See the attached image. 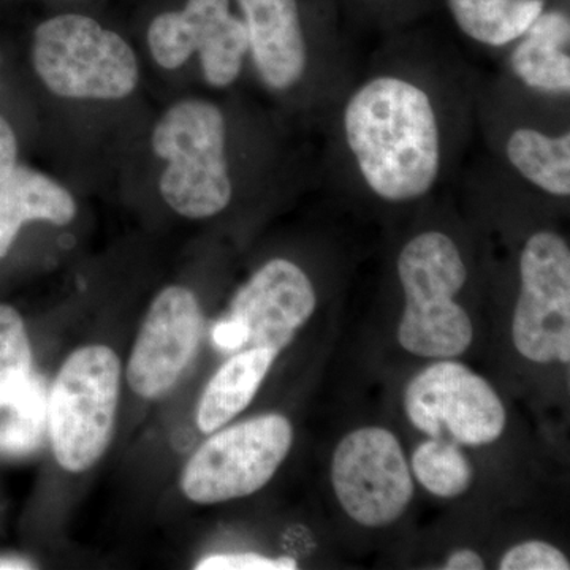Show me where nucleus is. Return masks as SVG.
<instances>
[{"label": "nucleus", "instance_id": "nucleus-1", "mask_svg": "<svg viewBox=\"0 0 570 570\" xmlns=\"http://www.w3.org/2000/svg\"><path fill=\"white\" fill-rule=\"evenodd\" d=\"M343 130L363 183L381 200L407 204L436 186L441 126L417 82L390 73L370 78L348 97Z\"/></svg>", "mask_w": 570, "mask_h": 570}, {"label": "nucleus", "instance_id": "nucleus-2", "mask_svg": "<svg viewBox=\"0 0 570 570\" xmlns=\"http://www.w3.org/2000/svg\"><path fill=\"white\" fill-rule=\"evenodd\" d=\"M397 277L406 307L397 341L423 358H455L474 337L471 318L455 296L464 287L468 269L459 246L442 232H423L397 257Z\"/></svg>", "mask_w": 570, "mask_h": 570}, {"label": "nucleus", "instance_id": "nucleus-3", "mask_svg": "<svg viewBox=\"0 0 570 570\" xmlns=\"http://www.w3.org/2000/svg\"><path fill=\"white\" fill-rule=\"evenodd\" d=\"M224 112L206 100L174 105L153 130V149L167 163L159 189L171 209L189 219L223 213L234 186L228 171Z\"/></svg>", "mask_w": 570, "mask_h": 570}, {"label": "nucleus", "instance_id": "nucleus-4", "mask_svg": "<svg viewBox=\"0 0 570 570\" xmlns=\"http://www.w3.org/2000/svg\"><path fill=\"white\" fill-rule=\"evenodd\" d=\"M119 381L121 362L110 347H80L63 362L48 393V438L66 471H88L107 452Z\"/></svg>", "mask_w": 570, "mask_h": 570}, {"label": "nucleus", "instance_id": "nucleus-5", "mask_svg": "<svg viewBox=\"0 0 570 570\" xmlns=\"http://www.w3.org/2000/svg\"><path fill=\"white\" fill-rule=\"evenodd\" d=\"M33 67L63 99L119 100L138 85L137 56L118 33L85 14H59L33 36Z\"/></svg>", "mask_w": 570, "mask_h": 570}, {"label": "nucleus", "instance_id": "nucleus-6", "mask_svg": "<svg viewBox=\"0 0 570 570\" xmlns=\"http://www.w3.org/2000/svg\"><path fill=\"white\" fill-rule=\"evenodd\" d=\"M294 442V428L266 414L206 439L184 468L181 490L197 504L250 497L273 479Z\"/></svg>", "mask_w": 570, "mask_h": 570}, {"label": "nucleus", "instance_id": "nucleus-7", "mask_svg": "<svg viewBox=\"0 0 570 570\" xmlns=\"http://www.w3.org/2000/svg\"><path fill=\"white\" fill-rule=\"evenodd\" d=\"M521 291L513 313L517 351L535 363L570 360V249L562 236L531 235L520 255Z\"/></svg>", "mask_w": 570, "mask_h": 570}, {"label": "nucleus", "instance_id": "nucleus-8", "mask_svg": "<svg viewBox=\"0 0 570 570\" xmlns=\"http://www.w3.org/2000/svg\"><path fill=\"white\" fill-rule=\"evenodd\" d=\"M332 483L344 512L366 528L389 527L414 497L400 442L379 426L360 428L340 442L333 455Z\"/></svg>", "mask_w": 570, "mask_h": 570}, {"label": "nucleus", "instance_id": "nucleus-9", "mask_svg": "<svg viewBox=\"0 0 570 570\" xmlns=\"http://www.w3.org/2000/svg\"><path fill=\"white\" fill-rule=\"evenodd\" d=\"M412 425L431 438L448 430L459 444H491L504 433L505 411L485 379L456 362L428 366L404 395Z\"/></svg>", "mask_w": 570, "mask_h": 570}, {"label": "nucleus", "instance_id": "nucleus-10", "mask_svg": "<svg viewBox=\"0 0 570 570\" xmlns=\"http://www.w3.org/2000/svg\"><path fill=\"white\" fill-rule=\"evenodd\" d=\"M148 45L154 61L167 70L198 51L213 88L234 85L249 52L245 21L232 13L230 0H187L181 11L159 14L149 26Z\"/></svg>", "mask_w": 570, "mask_h": 570}, {"label": "nucleus", "instance_id": "nucleus-11", "mask_svg": "<svg viewBox=\"0 0 570 570\" xmlns=\"http://www.w3.org/2000/svg\"><path fill=\"white\" fill-rule=\"evenodd\" d=\"M204 317L189 288H164L149 306L135 341L127 382L138 396L156 400L175 387L200 344Z\"/></svg>", "mask_w": 570, "mask_h": 570}, {"label": "nucleus", "instance_id": "nucleus-12", "mask_svg": "<svg viewBox=\"0 0 570 570\" xmlns=\"http://www.w3.org/2000/svg\"><path fill=\"white\" fill-rule=\"evenodd\" d=\"M317 296L306 273L285 258H273L238 292L230 318L246 333V348H268L279 355L316 309Z\"/></svg>", "mask_w": 570, "mask_h": 570}, {"label": "nucleus", "instance_id": "nucleus-13", "mask_svg": "<svg viewBox=\"0 0 570 570\" xmlns=\"http://www.w3.org/2000/svg\"><path fill=\"white\" fill-rule=\"evenodd\" d=\"M249 52L262 81L277 92L294 89L307 70V43L296 0H238Z\"/></svg>", "mask_w": 570, "mask_h": 570}, {"label": "nucleus", "instance_id": "nucleus-14", "mask_svg": "<svg viewBox=\"0 0 570 570\" xmlns=\"http://www.w3.org/2000/svg\"><path fill=\"white\" fill-rule=\"evenodd\" d=\"M513 77L531 91L570 92V20L564 11L543 10L510 55Z\"/></svg>", "mask_w": 570, "mask_h": 570}, {"label": "nucleus", "instance_id": "nucleus-15", "mask_svg": "<svg viewBox=\"0 0 570 570\" xmlns=\"http://www.w3.org/2000/svg\"><path fill=\"white\" fill-rule=\"evenodd\" d=\"M75 214L77 204L61 184L29 168L14 167L0 181V258L9 253L22 224L48 220L67 225Z\"/></svg>", "mask_w": 570, "mask_h": 570}, {"label": "nucleus", "instance_id": "nucleus-16", "mask_svg": "<svg viewBox=\"0 0 570 570\" xmlns=\"http://www.w3.org/2000/svg\"><path fill=\"white\" fill-rule=\"evenodd\" d=\"M276 356L268 348L250 347L219 367L198 404L197 425L202 433H216L249 406Z\"/></svg>", "mask_w": 570, "mask_h": 570}, {"label": "nucleus", "instance_id": "nucleus-17", "mask_svg": "<svg viewBox=\"0 0 570 570\" xmlns=\"http://www.w3.org/2000/svg\"><path fill=\"white\" fill-rule=\"evenodd\" d=\"M505 157L524 181L554 197H569L570 132L519 127L505 141Z\"/></svg>", "mask_w": 570, "mask_h": 570}, {"label": "nucleus", "instance_id": "nucleus-18", "mask_svg": "<svg viewBox=\"0 0 570 570\" xmlns=\"http://www.w3.org/2000/svg\"><path fill=\"white\" fill-rule=\"evenodd\" d=\"M450 13L469 39L491 48L515 43L539 14L543 0H449Z\"/></svg>", "mask_w": 570, "mask_h": 570}, {"label": "nucleus", "instance_id": "nucleus-19", "mask_svg": "<svg viewBox=\"0 0 570 570\" xmlns=\"http://www.w3.org/2000/svg\"><path fill=\"white\" fill-rule=\"evenodd\" d=\"M48 387L32 373L28 384L0 407V453L24 455L40 448L48 433Z\"/></svg>", "mask_w": 570, "mask_h": 570}, {"label": "nucleus", "instance_id": "nucleus-20", "mask_svg": "<svg viewBox=\"0 0 570 570\" xmlns=\"http://www.w3.org/2000/svg\"><path fill=\"white\" fill-rule=\"evenodd\" d=\"M412 471L430 493L456 498L469 489L472 468L456 445L433 438L423 442L412 456Z\"/></svg>", "mask_w": 570, "mask_h": 570}, {"label": "nucleus", "instance_id": "nucleus-21", "mask_svg": "<svg viewBox=\"0 0 570 570\" xmlns=\"http://www.w3.org/2000/svg\"><path fill=\"white\" fill-rule=\"evenodd\" d=\"M32 376V351L24 322L14 307L0 305V407Z\"/></svg>", "mask_w": 570, "mask_h": 570}, {"label": "nucleus", "instance_id": "nucleus-22", "mask_svg": "<svg viewBox=\"0 0 570 570\" xmlns=\"http://www.w3.org/2000/svg\"><path fill=\"white\" fill-rule=\"evenodd\" d=\"M502 570H568L562 551L542 540H530L510 549L501 560Z\"/></svg>", "mask_w": 570, "mask_h": 570}, {"label": "nucleus", "instance_id": "nucleus-23", "mask_svg": "<svg viewBox=\"0 0 570 570\" xmlns=\"http://www.w3.org/2000/svg\"><path fill=\"white\" fill-rule=\"evenodd\" d=\"M298 568L292 558L262 557L257 553L213 554L195 566L197 570H295Z\"/></svg>", "mask_w": 570, "mask_h": 570}, {"label": "nucleus", "instance_id": "nucleus-24", "mask_svg": "<svg viewBox=\"0 0 570 570\" xmlns=\"http://www.w3.org/2000/svg\"><path fill=\"white\" fill-rule=\"evenodd\" d=\"M213 343L224 352H235L246 348V333L234 318H225L213 328Z\"/></svg>", "mask_w": 570, "mask_h": 570}, {"label": "nucleus", "instance_id": "nucleus-25", "mask_svg": "<svg viewBox=\"0 0 570 570\" xmlns=\"http://www.w3.org/2000/svg\"><path fill=\"white\" fill-rule=\"evenodd\" d=\"M18 145L13 129L3 116H0V181L17 167Z\"/></svg>", "mask_w": 570, "mask_h": 570}, {"label": "nucleus", "instance_id": "nucleus-26", "mask_svg": "<svg viewBox=\"0 0 570 570\" xmlns=\"http://www.w3.org/2000/svg\"><path fill=\"white\" fill-rule=\"evenodd\" d=\"M448 570H482L485 569V562L475 553L474 550H459L445 562Z\"/></svg>", "mask_w": 570, "mask_h": 570}, {"label": "nucleus", "instance_id": "nucleus-27", "mask_svg": "<svg viewBox=\"0 0 570 570\" xmlns=\"http://www.w3.org/2000/svg\"><path fill=\"white\" fill-rule=\"evenodd\" d=\"M3 569H32V566L22 560H0V570Z\"/></svg>", "mask_w": 570, "mask_h": 570}]
</instances>
